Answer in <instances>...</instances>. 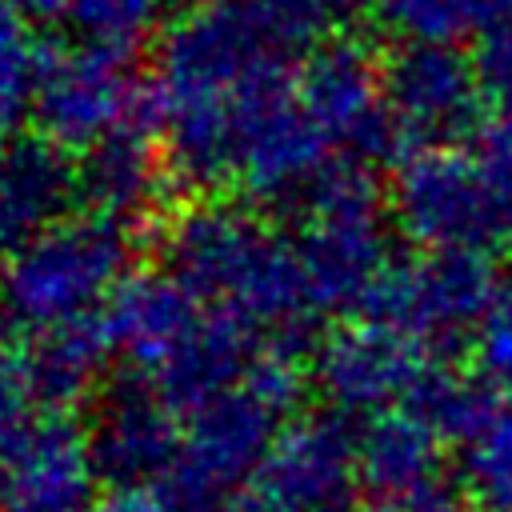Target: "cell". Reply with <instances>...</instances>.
<instances>
[{
  "label": "cell",
  "mask_w": 512,
  "mask_h": 512,
  "mask_svg": "<svg viewBox=\"0 0 512 512\" xmlns=\"http://www.w3.org/2000/svg\"><path fill=\"white\" fill-rule=\"evenodd\" d=\"M160 264L196 304L252 328L268 352L300 360L316 344L324 312L296 244L252 208L224 196L184 204L160 224Z\"/></svg>",
  "instance_id": "6da1fadb"
},
{
  "label": "cell",
  "mask_w": 512,
  "mask_h": 512,
  "mask_svg": "<svg viewBox=\"0 0 512 512\" xmlns=\"http://www.w3.org/2000/svg\"><path fill=\"white\" fill-rule=\"evenodd\" d=\"M316 0H204L160 40L156 108H228L296 80L304 56L324 40Z\"/></svg>",
  "instance_id": "7a4b0ae2"
},
{
  "label": "cell",
  "mask_w": 512,
  "mask_h": 512,
  "mask_svg": "<svg viewBox=\"0 0 512 512\" xmlns=\"http://www.w3.org/2000/svg\"><path fill=\"white\" fill-rule=\"evenodd\" d=\"M304 396L300 360L260 352L248 372L184 412V448L156 484L172 512H228Z\"/></svg>",
  "instance_id": "3957f363"
},
{
  "label": "cell",
  "mask_w": 512,
  "mask_h": 512,
  "mask_svg": "<svg viewBox=\"0 0 512 512\" xmlns=\"http://www.w3.org/2000/svg\"><path fill=\"white\" fill-rule=\"evenodd\" d=\"M128 228L92 212L64 216L0 260V316L28 336H44L108 308L128 272Z\"/></svg>",
  "instance_id": "277c9868"
},
{
  "label": "cell",
  "mask_w": 512,
  "mask_h": 512,
  "mask_svg": "<svg viewBox=\"0 0 512 512\" xmlns=\"http://www.w3.org/2000/svg\"><path fill=\"white\" fill-rule=\"evenodd\" d=\"M296 216V256L320 312H364L392 260V208L368 164L332 156Z\"/></svg>",
  "instance_id": "5b68a950"
},
{
  "label": "cell",
  "mask_w": 512,
  "mask_h": 512,
  "mask_svg": "<svg viewBox=\"0 0 512 512\" xmlns=\"http://www.w3.org/2000/svg\"><path fill=\"white\" fill-rule=\"evenodd\" d=\"M392 224L424 252L492 256L512 248V184L472 148H420L396 164Z\"/></svg>",
  "instance_id": "8992f818"
},
{
  "label": "cell",
  "mask_w": 512,
  "mask_h": 512,
  "mask_svg": "<svg viewBox=\"0 0 512 512\" xmlns=\"http://www.w3.org/2000/svg\"><path fill=\"white\" fill-rule=\"evenodd\" d=\"M504 276L488 256L424 252L396 260L364 304V320L416 340L432 360H452L472 348L484 316L492 312Z\"/></svg>",
  "instance_id": "52a82bcc"
},
{
  "label": "cell",
  "mask_w": 512,
  "mask_h": 512,
  "mask_svg": "<svg viewBox=\"0 0 512 512\" xmlns=\"http://www.w3.org/2000/svg\"><path fill=\"white\" fill-rule=\"evenodd\" d=\"M296 100L332 152L376 164H404L416 144L384 104V64L356 36L320 40L296 68Z\"/></svg>",
  "instance_id": "ba28073f"
},
{
  "label": "cell",
  "mask_w": 512,
  "mask_h": 512,
  "mask_svg": "<svg viewBox=\"0 0 512 512\" xmlns=\"http://www.w3.org/2000/svg\"><path fill=\"white\" fill-rule=\"evenodd\" d=\"M32 120L40 136L64 152H88L124 124H152L160 132L156 92L132 76L124 56H108L84 44L44 52Z\"/></svg>",
  "instance_id": "9c48e42d"
},
{
  "label": "cell",
  "mask_w": 512,
  "mask_h": 512,
  "mask_svg": "<svg viewBox=\"0 0 512 512\" xmlns=\"http://www.w3.org/2000/svg\"><path fill=\"white\" fill-rule=\"evenodd\" d=\"M384 104L420 148H456L484 124V88L456 44H400L384 64Z\"/></svg>",
  "instance_id": "30bf717a"
},
{
  "label": "cell",
  "mask_w": 512,
  "mask_h": 512,
  "mask_svg": "<svg viewBox=\"0 0 512 512\" xmlns=\"http://www.w3.org/2000/svg\"><path fill=\"white\" fill-rule=\"evenodd\" d=\"M356 484V432L332 412L292 420L256 468L248 492L272 512H352Z\"/></svg>",
  "instance_id": "8fae6325"
},
{
  "label": "cell",
  "mask_w": 512,
  "mask_h": 512,
  "mask_svg": "<svg viewBox=\"0 0 512 512\" xmlns=\"http://www.w3.org/2000/svg\"><path fill=\"white\" fill-rule=\"evenodd\" d=\"M436 360L396 328L348 324L316 344V388L340 416L404 408Z\"/></svg>",
  "instance_id": "7c38bea8"
},
{
  "label": "cell",
  "mask_w": 512,
  "mask_h": 512,
  "mask_svg": "<svg viewBox=\"0 0 512 512\" xmlns=\"http://www.w3.org/2000/svg\"><path fill=\"white\" fill-rule=\"evenodd\" d=\"M96 480L88 432L68 416H36L0 444V512H92Z\"/></svg>",
  "instance_id": "4fadbf2b"
},
{
  "label": "cell",
  "mask_w": 512,
  "mask_h": 512,
  "mask_svg": "<svg viewBox=\"0 0 512 512\" xmlns=\"http://www.w3.org/2000/svg\"><path fill=\"white\" fill-rule=\"evenodd\" d=\"M180 448H184V424L156 388L128 376L104 392L96 420L88 428V452L104 484L112 488L160 484L180 460Z\"/></svg>",
  "instance_id": "5bb4252c"
},
{
  "label": "cell",
  "mask_w": 512,
  "mask_h": 512,
  "mask_svg": "<svg viewBox=\"0 0 512 512\" xmlns=\"http://www.w3.org/2000/svg\"><path fill=\"white\" fill-rule=\"evenodd\" d=\"M152 124H124L92 144L76 164V200L84 212L120 228L156 220L168 184L176 180L164 156V140Z\"/></svg>",
  "instance_id": "9a60e30c"
},
{
  "label": "cell",
  "mask_w": 512,
  "mask_h": 512,
  "mask_svg": "<svg viewBox=\"0 0 512 512\" xmlns=\"http://www.w3.org/2000/svg\"><path fill=\"white\" fill-rule=\"evenodd\" d=\"M440 432L412 408H388L356 432V472L372 500H408L440 484Z\"/></svg>",
  "instance_id": "2e32d148"
},
{
  "label": "cell",
  "mask_w": 512,
  "mask_h": 512,
  "mask_svg": "<svg viewBox=\"0 0 512 512\" xmlns=\"http://www.w3.org/2000/svg\"><path fill=\"white\" fill-rule=\"evenodd\" d=\"M68 200H76V168L68 164L64 148L48 144L44 136L8 140L0 184V252H12L64 220Z\"/></svg>",
  "instance_id": "e0dca14e"
},
{
  "label": "cell",
  "mask_w": 512,
  "mask_h": 512,
  "mask_svg": "<svg viewBox=\"0 0 512 512\" xmlns=\"http://www.w3.org/2000/svg\"><path fill=\"white\" fill-rule=\"evenodd\" d=\"M112 356V340L104 328V312L44 336L28 340V360H32V388H36V404L48 408L52 416L68 412L72 404H80L104 360Z\"/></svg>",
  "instance_id": "ac0fdd59"
},
{
  "label": "cell",
  "mask_w": 512,
  "mask_h": 512,
  "mask_svg": "<svg viewBox=\"0 0 512 512\" xmlns=\"http://www.w3.org/2000/svg\"><path fill=\"white\" fill-rule=\"evenodd\" d=\"M404 408L424 416L440 432V440H452V444L464 448L468 440H476L488 428V420L504 408V400L472 368L460 372V368L436 360L424 372V380L416 384V392H412V400Z\"/></svg>",
  "instance_id": "d6986e66"
},
{
  "label": "cell",
  "mask_w": 512,
  "mask_h": 512,
  "mask_svg": "<svg viewBox=\"0 0 512 512\" xmlns=\"http://www.w3.org/2000/svg\"><path fill=\"white\" fill-rule=\"evenodd\" d=\"M512 0H376V12L404 44H456L492 28Z\"/></svg>",
  "instance_id": "ffe728a7"
},
{
  "label": "cell",
  "mask_w": 512,
  "mask_h": 512,
  "mask_svg": "<svg viewBox=\"0 0 512 512\" xmlns=\"http://www.w3.org/2000/svg\"><path fill=\"white\" fill-rule=\"evenodd\" d=\"M164 8L168 0H68L64 20L76 44L128 60L164 24Z\"/></svg>",
  "instance_id": "44dd1931"
},
{
  "label": "cell",
  "mask_w": 512,
  "mask_h": 512,
  "mask_svg": "<svg viewBox=\"0 0 512 512\" xmlns=\"http://www.w3.org/2000/svg\"><path fill=\"white\" fill-rule=\"evenodd\" d=\"M460 488L480 512H512V404L460 452Z\"/></svg>",
  "instance_id": "7402d4cb"
},
{
  "label": "cell",
  "mask_w": 512,
  "mask_h": 512,
  "mask_svg": "<svg viewBox=\"0 0 512 512\" xmlns=\"http://www.w3.org/2000/svg\"><path fill=\"white\" fill-rule=\"evenodd\" d=\"M40 404L32 388V360L20 332L0 316V444L12 440L24 424H32Z\"/></svg>",
  "instance_id": "603a6c76"
},
{
  "label": "cell",
  "mask_w": 512,
  "mask_h": 512,
  "mask_svg": "<svg viewBox=\"0 0 512 512\" xmlns=\"http://www.w3.org/2000/svg\"><path fill=\"white\" fill-rule=\"evenodd\" d=\"M468 352H472V372L504 404H512V280H504V288H500L492 312L484 316Z\"/></svg>",
  "instance_id": "cb8c5ba5"
},
{
  "label": "cell",
  "mask_w": 512,
  "mask_h": 512,
  "mask_svg": "<svg viewBox=\"0 0 512 512\" xmlns=\"http://www.w3.org/2000/svg\"><path fill=\"white\" fill-rule=\"evenodd\" d=\"M472 64H476L488 108L496 116H512V4L492 28L480 32Z\"/></svg>",
  "instance_id": "d4e9b609"
},
{
  "label": "cell",
  "mask_w": 512,
  "mask_h": 512,
  "mask_svg": "<svg viewBox=\"0 0 512 512\" xmlns=\"http://www.w3.org/2000/svg\"><path fill=\"white\" fill-rule=\"evenodd\" d=\"M472 152L500 176L512 184V116H492L480 124V132L472 136Z\"/></svg>",
  "instance_id": "484cf974"
},
{
  "label": "cell",
  "mask_w": 512,
  "mask_h": 512,
  "mask_svg": "<svg viewBox=\"0 0 512 512\" xmlns=\"http://www.w3.org/2000/svg\"><path fill=\"white\" fill-rule=\"evenodd\" d=\"M92 512H172L156 488H108Z\"/></svg>",
  "instance_id": "4316f807"
},
{
  "label": "cell",
  "mask_w": 512,
  "mask_h": 512,
  "mask_svg": "<svg viewBox=\"0 0 512 512\" xmlns=\"http://www.w3.org/2000/svg\"><path fill=\"white\" fill-rule=\"evenodd\" d=\"M8 8H16L24 20H52L68 12V0H4Z\"/></svg>",
  "instance_id": "83f0119b"
},
{
  "label": "cell",
  "mask_w": 512,
  "mask_h": 512,
  "mask_svg": "<svg viewBox=\"0 0 512 512\" xmlns=\"http://www.w3.org/2000/svg\"><path fill=\"white\" fill-rule=\"evenodd\" d=\"M328 16H352V12H360V8H368V4H376V0H316Z\"/></svg>",
  "instance_id": "f1b7e54d"
},
{
  "label": "cell",
  "mask_w": 512,
  "mask_h": 512,
  "mask_svg": "<svg viewBox=\"0 0 512 512\" xmlns=\"http://www.w3.org/2000/svg\"><path fill=\"white\" fill-rule=\"evenodd\" d=\"M228 512H272V508H268V504H264L256 492H244V496H240V500H236Z\"/></svg>",
  "instance_id": "f546056e"
},
{
  "label": "cell",
  "mask_w": 512,
  "mask_h": 512,
  "mask_svg": "<svg viewBox=\"0 0 512 512\" xmlns=\"http://www.w3.org/2000/svg\"><path fill=\"white\" fill-rule=\"evenodd\" d=\"M360 512H404V504H400V500H372V504L360 508Z\"/></svg>",
  "instance_id": "4dcf8cb0"
},
{
  "label": "cell",
  "mask_w": 512,
  "mask_h": 512,
  "mask_svg": "<svg viewBox=\"0 0 512 512\" xmlns=\"http://www.w3.org/2000/svg\"><path fill=\"white\" fill-rule=\"evenodd\" d=\"M4 160H8V140H0V184H4Z\"/></svg>",
  "instance_id": "1f68e13d"
},
{
  "label": "cell",
  "mask_w": 512,
  "mask_h": 512,
  "mask_svg": "<svg viewBox=\"0 0 512 512\" xmlns=\"http://www.w3.org/2000/svg\"><path fill=\"white\" fill-rule=\"evenodd\" d=\"M200 4H204V0H200Z\"/></svg>",
  "instance_id": "d6a6232c"
}]
</instances>
